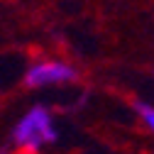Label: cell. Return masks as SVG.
<instances>
[{"label": "cell", "mask_w": 154, "mask_h": 154, "mask_svg": "<svg viewBox=\"0 0 154 154\" xmlns=\"http://www.w3.org/2000/svg\"><path fill=\"white\" fill-rule=\"evenodd\" d=\"M76 71L66 64L59 61H42L27 71V86H49V83H64V81H73Z\"/></svg>", "instance_id": "7a4b0ae2"}, {"label": "cell", "mask_w": 154, "mask_h": 154, "mask_svg": "<svg viewBox=\"0 0 154 154\" xmlns=\"http://www.w3.org/2000/svg\"><path fill=\"white\" fill-rule=\"evenodd\" d=\"M137 110H140V115H142V120L154 130V108H152V105H144V103H137Z\"/></svg>", "instance_id": "3957f363"}, {"label": "cell", "mask_w": 154, "mask_h": 154, "mask_svg": "<svg viewBox=\"0 0 154 154\" xmlns=\"http://www.w3.org/2000/svg\"><path fill=\"white\" fill-rule=\"evenodd\" d=\"M12 140L17 147H29V149H39L47 142L56 140V132L51 127V115L44 108H34L29 110L25 118L20 120L17 130L12 132Z\"/></svg>", "instance_id": "6da1fadb"}]
</instances>
